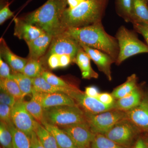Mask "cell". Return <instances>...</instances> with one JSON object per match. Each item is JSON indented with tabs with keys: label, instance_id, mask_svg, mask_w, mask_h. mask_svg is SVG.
Returning a JSON list of instances; mask_svg holds the SVG:
<instances>
[{
	"label": "cell",
	"instance_id": "1",
	"mask_svg": "<svg viewBox=\"0 0 148 148\" xmlns=\"http://www.w3.org/2000/svg\"><path fill=\"white\" fill-rule=\"evenodd\" d=\"M63 32L79 45L101 51L116 61L119 53L118 43L116 38L107 33L102 21L86 27L69 29Z\"/></svg>",
	"mask_w": 148,
	"mask_h": 148
},
{
	"label": "cell",
	"instance_id": "2",
	"mask_svg": "<svg viewBox=\"0 0 148 148\" xmlns=\"http://www.w3.org/2000/svg\"><path fill=\"white\" fill-rule=\"evenodd\" d=\"M109 0H85L75 8H67L61 21V33L101 22Z\"/></svg>",
	"mask_w": 148,
	"mask_h": 148
},
{
	"label": "cell",
	"instance_id": "3",
	"mask_svg": "<svg viewBox=\"0 0 148 148\" xmlns=\"http://www.w3.org/2000/svg\"><path fill=\"white\" fill-rule=\"evenodd\" d=\"M67 5V0H47L21 18L54 37L61 33V19Z\"/></svg>",
	"mask_w": 148,
	"mask_h": 148
},
{
	"label": "cell",
	"instance_id": "4",
	"mask_svg": "<svg viewBox=\"0 0 148 148\" xmlns=\"http://www.w3.org/2000/svg\"><path fill=\"white\" fill-rule=\"evenodd\" d=\"M44 120L58 126L86 122L84 112L78 106H64L44 109Z\"/></svg>",
	"mask_w": 148,
	"mask_h": 148
},
{
	"label": "cell",
	"instance_id": "5",
	"mask_svg": "<svg viewBox=\"0 0 148 148\" xmlns=\"http://www.w3.org/2000/svg\"><path fill=\"white\" fill-rule=\"evenodd\" d=\"M119 53L115 63L119 65L125 60L140 53H148V46L138 38L134 32L121 26L116 35Z\"/></svg>",
	"mask_w": 148,
	"mask_h": 148
},
{
	"label": "cell",
	"instance_id": "6",
	"mask_svg": "<svg viewBox=\"0 0 148 148\" xmlns=\"http://www.w3.org/2000/svg\"><path fill=\"white\" fill-rule=\"evenodd\" d=\"M84 113L91 131L95 134L104 135L117 123L126 117V112L116 109L97 114Z\"/></svg>",
	"mask_w": 148,
	"mask_h": 148
},
{
	"label": "cell",
	"instance_id": "7",
	"mask_svg": "<svg viewBox=\"0 0 148 148\" xmlns=\"http://www.w3.org/2000/svg\"><path fill=\"white\" fill-rule=\"evenodd\" d=\"M138 130L132 122L125 118L117 123L105 135L117 144L128 147Z\"/></svg>",
	"mask_w": 148,
	"mask_h": 148
},
{
	"label": "cell",
	"instance_id": "8",
	"mask_svg": "<svg viewBox=\"0 0 148 148\" xmlns=\"http://www.w3.org/2000/svg\"><path fill=\"white\" fill-rule=\"evenodd\" d=\"M11 120L15 127L30 138L36 121L27 111L24 99L18 100L12 108Z\"/></svg>",
	"mask_w": 148,
	"mask_h": 148
},
{
	"label": "cell",
	"instance_id": "9",
	"mask_svg": "<svg viewBox=\"0 0 148 148\" xmlns=\"http://www.w3.org/2000/svg\"><path fill=\"white\" fill-rule=\"evenodd\" d=\"M80 47L75 40L63 32L53 37L46 56L47 58L53 54H67L71 56L74 62Z\"/></svg>",
	"mask_w": 148,
	"mask_h": 148
},
{
	"label": "cell",
	"instance_id": "10",
	"mask_svg": "<svg viewBox=\"0 0 148 148\" xmlns=\"http://www.w3.org/2000/svg\"><path fill=\"white\" fill-rule=\"evenodd\" d=\"M59 127L70 136L79 148H90L95 135L86 122Z\"/></svg>",
	"mask_w": 148,
	"mask_h": 148
},
{
	"label": "cell",
	"instance_id": "11",
	"mask_svg": "<svg viewBox=\"0 0 148 148\" xmlns=\"http://www.w3.org/2000/svg\"><path fill=\"white\" fill-rule=\"evenodd\" d=\"M84 112L97 114L114 109V106H108L97 98L87 96L81 90L73 91L69 95Z\"/></svg>",
	"mask_w": 148,
	"mask_h": 148
},
{
	"label": "cell",
	"instance_id": "12",
	"mask_svg": "<svg viewBox=\"0 0 148 148\" xmlns=\"http://www.w3.org/2000/svg\"><path fill=\"white\" fill-rule=\"evenodd\" d=\"M80 45L96 64L99 71L105 74L109 81H112L111 66L113 63L116 62L113 58L108 54L98 49L82 45Z\"/></svg>",
	"mask_w": 148,
	"mask_h": 148
},
{
	"label": "cell",
	"instance_id": "13",
	"mask_svg": "<svg viewBox=\"0 0 148 148\" xmlns=\"http://www.w3.org/2000/svg\"><path fill=\"white\" fill-rule=\"evenodd\" d=\"M126 113V118L139 130L148 131V95L143 97L137 107Z\"/></svg>",
	"mask_w": 148,
	"mask_h": 148
},
{
	"label": "cell",
	"instance_id": "14",
	"mask_svg": "<svg viewBox=\"0 0 148 148\" xmlns=\"http://www.w3.org/2000/svg\"><path fill=\"white\" fill-rule=\"evenodd\" d=\"M14 35L26 43L37 38L45 32L37 26L25 21L22 18H16L14 20Z\"/></svg>",
	"mask_w": 148,
	"mask_h": 148
},
{
	"label": "cell",
	"instance_id": "15",
	"mask_svg": "<svg viewBox=\"0 0 148 148\" xmlns=\"http://www.w3.org/2000/svg\"><path fill=\"white\" fill-rule=\"evenodd\" d=\"M53 38V36L45 33L37 38L27 42L29 49L28 58L40 60L46 52Z\"/></svg>",
	"mask_w": 148,
	"mask_h": 148
},
{
	"label": "cell",
	"instance_id": "16",
	"mask_svg": "<svg viewBox=\"0 0 148 148\" xmlns=\"http://www.w3.org/2000/svg\"><path fill=\"white\" fill-rule=\"evenodd\" d=\"M0 55L14 72L21 73L28 61V59L13 53L2 38L0 40Z\"/></svg>",
	"mask_w": 148,
	"mask_h": 148
},
{
	"label": "cell",
	"instance_id": "17",
	"mask_svg": "<svg viewBox=\"0 0 148 148\" xmlns=\"http://www.w3.org/2000/svg\"><path fill=\"white\" fill-rule=\"evenodd\" d=\"M41 101L44 109L57 106H77L73 98L64 92H42Z\"/></svg>",
	"mask_w": 148,
	"mask_h": 148
},
{
	"label": "cell",
	"instance_id": "18",
	"mask_svg": "<svg viewBox=\"0 0 148 148\" xmlns=\"http://www.w3.org/2000/svg\"><path fill=\"white\" fill-rule=\"evenodd\" d=\"M89 56L80 46L74 61L81 72L83 78L84 79L98 78L99 75L93 70L90 64Z\"/></svg>",
	"mask_w": 148,
	"mask_h": 148
},
{
	"label": "cell",
	"instance_id": "19",
	"mask_svg": "<svg viewBox=\"0 0 148 148\" xmlns=\"http://www.w3.org/2000/svg\"><path fill=\"white\" fill-rule=\"evenodd\" d=\"M32 98L28 101H25L27 111L41 124L44 121V108L42 104V92L33 88Z\"/></svg>",
	"mask_w": 148,
	"mask_h": 148
},
{
	"label": "cell",
	"instance_id": "20",
	"mask_svg": "<svg viewBox=\"0 0 148 148\" xmlns=\"http://www.w3.org/2000/svg\"><path fill=\"white\" fill-rule=\"evenodd\" d=\"M42 125L53 135L59 148H79L70 136L58 126L48 123L45 120Z\"/></svg>",
	"mask_w": 148,
	"mask_h": 148
},
{
	"label": "cell",
	"instance_id": "21",
	"mask_svg": "<svg viewBox=\"0 0 148 148\" xmlns=\"http://www.w3.org/2000/svg\"><path fill=\"white\" fill-rule=\"evenodd\" d=\"M143 97L140 89L137 87L129 95L116 101L114 109L125 112L130 110L139 105Z\"/></svg>",
	"mask_w": 148,
	"mask_h": 148
},
{
	"label": "cell",
	"instance_id": "22",
	"mask_svg": "<svg viewBox=\"0 0 148 148\" xmlns=\"http://www.w3.org/2000/svg\"><path fill=\"white\" fill-rule=\"evenodd\" d=\"M32 80L33 86L35 90L43 93L64 92L69 95L73 91L79 90L77 87L73 88H66L54 86L48 83L42 76L32 78Z\"/></svg>",
	"mask_w": 148,
	"mask_h": 148
},
{
	"label": "cell",
	"instance_id": "23",
	"mask_svg": "<svg viewBox=\"0 0 148 148\" xmlns=\"http://www.w3.org/2000/svg\"><path fill=\"white\" fill-rule=\"evenodd\" d=\"M131 22L148 24L147 0H132Z\"/></svg>",
	"mask_w": 148,
	"mask_h": 148
},
{
	"label": "cell",
	"instance_id": "24",
	"mask_svg": "<svg viewBox=\"0 0 148 148\" xmlns=\"http://www.w3.org/2000/svg\"><path fill=\"white\" fill-rule=\"evenodd\" d=\"M34 131L45 148H59L53 135L42 125L37 121Z\"/></svg>",
	"mask_w": 148,
	"mask_h": 148
},
{
	"label": "cell",
	"instance_id": "25",
	"mask_svg": "<svg viewBox=\"0 0 148 148\" xmlns=\"http://www.w3.org/2000/svg\"><path fill=\"white\" fill-rule=\"evenodd\" d=\"M137 79L136 75L132 74L127 77L125 82L115 88L111 93L115 99H120L132 92L138 87Z\"/></svg>",
	"mask_w": 148,
	"mask_h": 148
},
{
	"label": "cell",
	"instance_id": "26",
	"mask_svg": "<svg viewBox=\"0 0 148 148\" xmlns=\"http://www.w3.org/2000/svg\"><path fill=\"white\" fill-rule=\"evenodd\" d=\"M10 79L16 82L24 97L27 95L32 94L34 88L32 78L22 73L14 72L12 74Z\"/></svg>",
	"mask_w": 148,
	"mask_h": 148
},
{
	"label": "cell",
	"instance_id": "27",
	"mask_svg": "<svg viewBox=\"0 0 148 148\" xmlns=\"http://www.w3.org/2000/svg\"><path fill=\"white\" fill-rule=\"evenodd\" d=\"M13 136V148H30L31 142L30 138L24 132L17 129L11 123L8 124Z\"/></svg>",
	"mask_w": 148,
	"mask_h": 148
},
{
	"label": "cell",
	"instance_id": "28",
	"mask_svg": "<svg viewBox=\"0 0 148 148\" xmlns=\"http://www.w3.org/2000/svg\"><path fill=\"white\" fill-rule=\"evenodd\" d=\"M44 71L42 63L40 60L28 58L26 66L21 73L31 78H34L41 76Z\"/></svg>",
	"mask_w": 148,
	"mask_h": 148
},
{
	"label": "cell",
	"instance_id": "29",
	"mask_svg": "<svg viewBox=\"0 0 148 148\" xmlns=\"http://www.w3.org/2000/svg\"><path fill=\"white\" fill-rule=\"evenodd\" d=\"M1 89L5 90L16 98V101L24 99V96L15 81L10 78H1Z\"/></svg>",
	"mask_w": 148,
	"mask_h": 148
},
{
	"label": "cell",
	"instance_id": "30",
	"mask_svg": "<svg viewBox=\"0 0 148 148\" xmlns=\"http://www.w3.org/2000/svg\"><path fill=\"white\" fill-rule=\"evenodd\" d=\"M91 148H129L121 145L102 134H95Z\"/></svg>",
	"mask_w": 148,
	"mask_h": 148
},
{
	"label": "cell",
	"instance_id": "31",
	"mask_svg": "<svg viewBox=\"0 0 148 148\" xmlns=\"http://www.w3.org/2000/svg\"><path fill=\"white\" fill-rule=\"evenodd\" d=\"M0 143L4 148H13V136L10 129L6 123L1 121Z\"/></svg>",
	"mask_w": 148,
	"mask_h": 148
},
{
	"label": "cell",
	"instance_id": "32",
	"mask_svg": "<svg viewBox=\"0 0 148 148\" xmlns=\"http://www.w3.org/2000/svg\"><path fill=\"white\" fill-rule=\"evenodd\" d=\"M116 7L120 16L126 22H131L132 0H116Z\"/></svg>",
	"mask_w": 148,
	"mask_h": 148
},
{
	"label": "cell",
	"instance_id": "33",
	"mask_svg": "<svg viewBox=\"0 0 148 148\" xmlns=\"http://www.w3.org/2000/svg\"><path fill=\"white\" fill-rule=\"evenodd\" d=\"M41 76L48 83L54 86L66 88H73L76 87L75 86L69 84L61 78L47 71H44L42 73Z\"/></svg>",
	"mask_w": 148,
	"mask_h": 148
},
{
	"label": "cell",
	"instance_id": "34",
	"mask_svg": "<svg viewBox=\"0 0 148 148\" xmlns=\"http://www.w3.org/2000/svg\"><path fill=\"white\" fill-rule=\"evenodd\" d=\"M12 108L10 106L0 104V118L1 121L7 124L12 122L11 120Z\"/></svg>",
	"mask_w": 148,
	"mask_h": 148
},
{
	"label": "cell",
	"instance_id": "35",
	"mask_svg": "<svg viewBox=\"0 0 148 148\" xmlns=\"http://www.w3.org/2000/svg\"><path fill=\"white\" fill-rule=\"evenodd\" d=\"M16 98L5 90L1 89L0 102L1 104L10 106L12 108L16 103Z\"/></svg>",
	"mask_w": 148,
	"mask_h": 148
},
{
	"label": "cell",
	"instance_id": "36",
	"mask_svg": "<svg viewBox=\"0 0 148 148\" xmlns=\"http://www.w3.org/2000/svg\"><path fill=\"white\" fill-rule=\"evenodd\" d=\"M97 99L104 105L108 106H114L116 99L112 93L107 92H100Z\"/></svg>",
	"mask_w": 148,
	"mask_h": 148
},
{
	"label": "cell",
	"instance_id": "37",
	"mask_svg": "<svg viewBox=\"0 0 148 148\" xmlns=\"http://www.w3.org/2000/svg\"><path fill=\"white\" fill-rule=\"evenodd\" d=\"M135 31L143 36L148 46V24L143 23H133Z\"/></svg>",
	"mask_w": 148,
	"mask_h": 148
},
{
	"label": "cell",
	"instance_id": "38",
	"mask_svg": "<svg viewBox=\"0 0 148 148\" xmlns=\"http://www.w3.org/2000/svg\"><path fill=\"white\" fill-rule=\"evenodd\" d=\"M10 66L0 57V77L1 78H11Z\"/></svg>",
	"mask_w": 148,
	"mask_h": 148
},
{
	"label": "cell",
	"instance_id": "39",
	"mask_svg": "<svg viewBox=\"0 0 148 148\" xmlns=\"http://www.w3.org/2000/svg\"><path fill=\"white\" fill-rule=\"evenodd\" d=\"M13 16V12L10 10L9 5H5L0 10V24L2 25L7 20Z\"/></svg>",
	"mask_w": 148,
	"mask_h": 148
},
{
	"label": "cell",
	"instance_id": "40",
	"mask_svg": "<svg viewBox=\"0 0 148 148\" xmlns=\"http://www.w3.org/2000/svg\"><path fill=\"white\" fill-rule=\"evenodd\" d=\"M47 64L50 69L54 70L60 68L59 55L58 54H51L47 57Z\"/></svg>",
	"mask_w": 148,
	"mask_h": 148
},
{
	"label": "cell",
	"instance_id": "41",
	"mask_svg": "<svg viewBox=\"0 0 148 148\" xmlns=\"http://www.w3.org/2000/svg\"><path fill=\"white\" fill-rule=\"evenodd\" d=\"M59 55L60 68H65L68 67L72 62H73L71 56L67 54Z\"/></svg>",
	"mask_w": 148,
	"mask_h": 148
},
{
	"label": "cell",
	"instance_id": "42",
	"mask_svg": "<svg viewBox=\"0 0 148 148\" xmlns=\"http://www.w3.org/2000/svg\"><path fill=\"white\" fill-rule=\"evenodd\" d=\"M84 93L89 97L97 98L100 92L99 89L96 86H91L86 88Z\"/></svg>",
	"mask_w": 148,
	"mask_h": 148
},
{
	"label": "cell",
	"instance_id": "43",
	"mask_svg": "<svg viewBox=\"0 0 148 148\" xmlns=\"http://www.w3.org/2000/svg\"><path fill=\"white\" fill-rule=\"evenodd\" d=\"M29 138H30V142H31V147L30 148H45L40 142L35 131L32 133Z\"/></svg>",
	"mask_w": 148,
	"mask_h": 148
},
{
	"label": "cell",
	"instance_id": "44",
	"mask_svg": "<svg viewBox=\"0 0 148 148\" xmlns=\"http://www.w3.org/2000/svg\"><path fill=\"white\" fill-rule=\"evenodd\" d=\"M85 0H67V3L69 6V8L73 9L78 6Z\"/></svg>",
	"mask_w": 148,
	"mask_h": 148
},
{
	"label": "cell",
	"instance_id": "45",
	"mask_svg": "<svg viewBox=\"0 0 148 148\" xmlns=\"http://www.w3.org/2000/svg\"><path fill=\"white\" fill-rule=\"evenodd\" d=\"M133 148H148V147L144 140L139 139L136 142Z\"/></svg>",
	"mask_w": 148,
	"mask_h": 148
},
{
	"label": "cell",
	"instance_id": "46",
	"mask_svg": "<svg viewBox=\"0 0 148 148\" xmlns=\"http://www.w3.org/2000/svg\"><path fill=\"white\" fill-rule=\"evenodd\" d=\"M148 2V0H147Z\"/></svg>",
	"mask_w": 148,
	"mask_h": 148
}]
</instances>
